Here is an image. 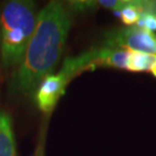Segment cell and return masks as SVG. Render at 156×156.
Returning <instances> with one entry per match:
<instances>
[{
    "mask_svg": "<svg viewBox=\"0 0 156 156\" xmlns=\"http://www.w3.org/2000/svg\"><path fill=\"white\" fill-rule=\"evenodd\" d=\"M150 72L152 73V75H153L154 77H156V63L154 64V66L152 67V69L150 70Z\"/></svg>",
    "mask_w": 156,
    "mask_h": 156,
    "instance_id": "cell-9",
    "label": "cell"
},
{
    "mask_svg": "<svg viewBox=\"0 0 156 156\" xmlns=\"http://www.w3.org/2000/svg\"><path fill=\"white\" fill-rule=\"evenodd\" d=\"M101 46L156 56V35L136 26L121 27L108 33Z\"/></svg>",
    "mask_w": 156,
    "mask_h": 156,
    "instance_id": "cell-3",
    "label": "cell"
},
{
    "mask_svg": "<svg viewBox=\"0 0 156 156\" xmlns=\"http://www.w3.org/2000/svg\"><path fill=\"white\" fill-rule=\"evenodd\" d=\"M69 82L70 80L61 71L48 75L42 80L35 92V98L39 108L44 114H50L54 110Z\"/></svg>",
    "mask_w": 156,
    "mask_h": 156,
    "instance_id": "cell-4",
    "label": "cell"
},
{
    "mask_svg": "<svg viewBox=\"0 0 156 156\" xmlns=\"http://www.w3.org/2000/svg\"><path fill=\"white\" fill-rule=\"evenodd\" d=\"M38 12L27 0L6 2L0 13V58L4 67L20 64L35 32Z\"/></svg>",
    "mask_w": 156,
    "mask_h": 156,
    "instance_id": "cell-2",
    "label": "cell"
},
{
    "mask_svg": "<svg viewBox=\"0 0 156 156\" xmlns=\"http://www.w3.org/2000/svg\"><path fill=\"white\" fill-rule=\"evenodd\" d=\"M67 7L72 12H90L98 7V1H68Z\"/></svg>",
    "mask_w": 156,
    "mask_h": 156,
    "instance_id": "cell-8",
    "label": "cell"
},
{
    "mask_svg": "<svg viewBox=\"0 0 156 156\" xmlns=\"http://www.w3.org/2000/svg\"><path fill=\"white\" fill-rule=\"evenodd\" d=\"M0 156H16L12 122L6 113H0Z\"/></svg>",
    "mask_w": 156,
    "mask_h": 156,
    "instance_id": "cell-5",
    "label": "cell"
},
{
    "mask_svg": "<svg viewBox=\"0 0 156 156\" xmlns=\"http://www.w3.org/2000/svg\"><path fill=\"white\" fill-rule=\"evenodd\" d=\"M72 27L66 2L50 1L38 12L35 32L12 78V88L23 95L35 94L44 78L54 73Z\"/></svg>",
    "mask_w": 156,
    "mask_h": 156,
    "instance_id": "cell-1",
    "label": "cell"
},
{
    "mask_svg": "<svg viewBox=\"0 0 156 156\" xmlns=\"http://www.w3.org/2000/svg\"><path fill=\"white\" fill-rule=\"evenodd\" d=\"M136 27L149 30L151 33L156 32V11L142 12L141 17L137 23Z\"/></svg>",
    "mask_w": 156,
    "mask_h": 156,
    "instance_id": "cell-7",
    "label": "cell"
},
{
    "mask_svg": "<svg viewBox=\"0 0 156 156\" xmlns=\"http://www.w3.org/2000/svg\"><path fill=\"white\" fill-rule=\"evenodd\" d=\"M156 63V56L129 50L126 70L132 72L150 71Z\"/></svg>",
    "mask_w": 156,
    "mask_h": 156,
    "instance_id": "cell-6",
    "label": "cell"
}]
</instances>
